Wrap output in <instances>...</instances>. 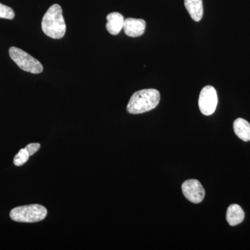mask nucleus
Returning a JSON list of instances; mask_svg holds the SVG:
<instances>
[{
	"label": "nucleus",
	"mask_w": 250,
	"mask_h": 250,
	"mask_svg": "<svg viewBox=\"0 0 250 250\" xmlns=\"http://www.w3.org/2000/svg\"><path fill=\"white\" fill-rule=\"evenodd\" d=\"M161 95L156 89H143L133 94L126 106L131 114H140L154 109L160 102Z\"/></svg>",
	"instance_id": "obj_1"
},
{
	"label": "nucleus",
	"mask_w": 250,
	"mask_h": 250,
	"mask_svg": "<svg viewBox=\"0 0 250 250\" xmlns=\"http://www.w3.org/2000/svg\"><path fill=\"white\" fill-rule=\"evenodd\" d=\"M41 26L42 31L49 37L54 39L63 37L66 31V24L60 5L53 4L49 8L42 18Z\"/></svg>",
	"instance_id": "obj_2"
},
{
	"label": "nucleus",
	"mask_w": 250,
	"mask_h": 250,
	"mask_svg": "<svg viewBox=\"0 0 250 250\" xmlns=\"http://www.w3.org/2000/svg\"><path fill=\"white\" fill-rule=\"evenodd\" d=\"M47 214L46 208L40 205L21 206L13 208L10 212L11 218L19 223H37L44 220Z\"/></svg>",
	"instance_id": "obj_3"
},
{
	"label": "nucleus",
	"mask_w": 250,
	"mask_h": 250,
	"mask_svg": "<svg viewBox=\"0 0 250 250\" xmlns=\"http://www.w3.org/2000/svg\"><path fill=\"white\" fill-rule=\"evenodd\" d=\"M9 55L18 66L24 71L39 74L43 70L42 64L22 49L11 47L9 49Z\"/></svg>",
	"instance_id": "obj_4"
},
{
	"label": "nucleus",
	"mask_w": 250,
	"mask_h": 250,
	"mask_svg": "<svg viewBox=\"0 0 250 250\" xmlns=\"http://www.w3.org/2000/svg\"><path fill=\"white\" fill-rule=\"evenodd\" d=\"M198 104L200 111L205 116H210L214 113L218 105V95L213 86L207 85L201 90Z\"/></svg>",
	"instance_id": "obj_5"
},
{
	"label": "nucleus",
	"mask_w": 250,
	"mask_h": 250,
	"mask_svg": "<svg viewBox=\"0 0 250 250\" xmlns=\"http://www.w3.org/2000/svg\"><path fill=\"white\" fill-rule=\"evenodd\" d=\"M184 196L192 203L198 204L203 201L205 190L201 183L196 179H189L182 186Z\"/></svg>",
	"instance_id": "obj_6"
},
{
	"label": "nucleus",
	"mask_w": 250,
	"mask_h": 250,
	"mask_svg": "<svg viewBox=\"0 0 250 250\" xmlns=\"http://www.w3.org/2000/svg\"><path fill=\"white\" fill-rule=\"evenodd\" d=\"M146 22L143 19L126 18L125 20L123 29L125 34L129 37H139L142 36L146 31Z\"/></svg>",
	"instance_id": "obj_7"
},
{
	"label": "nucleus",
	"mask_w": 250,
	"mask_h": 250,
	"mask_svg": "<svg viewBox=\"0 0 250 250\" xmlns=\"http://www.w3.org/2000/svg\"><path fill=\"white\" fill-rule=\"evenodd\" d=\"M107 23L106 29L111 35H118L123 29L125 18L123 15L118 12L111 13L106 16Z\"/></svg>",
	"instance_id": "obj_8"
},
{
	"label": "nucleus",
	"mask_w": 250,
	"mask_h": 250,
	"mask_svg": "<svg viewBox=\"0 0 250 250\" xmlns=\"http://www.w3.org/2000/svg\"><path fill=\"white\" fill-rule=\"evenodd\" d=\"M186 9L195 22L201 21L204 14L202 0H184Z\"/></svg>",
	"instance_id": "obj_9"
},
{
	"label": "nucleus",
	"mask_w": 250,
	"mask_h": 250,
	"mask_svg": "<svg viewBox=\"0 0 250 250\" xmlns=\"http://www.w3.org/2000/svg\"><path fill=\"white\" fill-rule=\"evenodd\" d=\"M227 221L231 226L239 225L244 220L245 213L238 205H231L227 210Z\"/></svg>",
	"instance_id": "obj_10"
},
{
	"label": "nucleus",
	"mask_w": 250,
	"mask_h": 250,
	"mask_svg": "<svg viewBox=\"0 0 250 250\" xmlns=\"http://www.w3.org/2000/svg\"><path fill=\"white\" fill-rule=\"evenodd\" d=\"M235 134L245 142L250 141V124L243 118H238L233 123Z\"/></svg>",
	"instance_id": "obj_11"
},
{
	"label": "nucleus",
	"mask_w": 250,
	"mask_h": 250,
	"mask_svg": "<svg viewBox=\"0 0 250 250\" xmlns=\"http://www.w3.org/2000/svg\"><path fill=\"white\" fill-rule=\"evenodd\" d=\"M29 156L30 155H29L25 148L21 149L19 152L15 156L14 159L15 166H21L24 165L27 162L28 159H29Z\"/></svg>",
	"instance_id": "obj_12"
},
{
	"label": "nucleus",
	"mask_w": 250,
	"mask_h": 250,
	"mask_svg": "<svg viewBox=\"0 0 250 250\" xmlns=\"http://www.w3.org/2000/svg\"><path fill=\"white\" fill-rule=\"evenodd\" d=\"M15 17L14 10L9 6H6L0 3V18L4 19L13 20Z\"/></svg>",
	"instance_id": "obj_13"
},
{
	"label": "nucleus",
	"mask_w": 250,
	"mask_h": 250,
	"mask_svg": "<svg viewBox=\"0 0 250 250\" xmlns=\"http://www.w3.org/2000/svg\"><path fill=\"white\" fill-rule=\"evenodd\" d=\"M40 147L41 145L39 144V143H30V144L26 146L25 149H27L29 155L32 156L34 155L37 151L39 150Z\"/></svg>",
	"instance_id": "obj_14"
}]
</instances>
